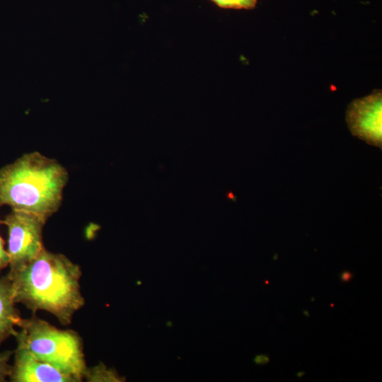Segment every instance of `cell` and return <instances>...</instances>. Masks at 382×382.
Returning a JSON list of instances; mask_svg holds the SVG:
<instances>
[{
  "label": "cell",
  "instance_id": "obj_7",
  "mask_svg": "<svg viewBox=\"0 0 382 382\" xmlns=\"http://www.w3.org/2000/svg\"><path fill=\"white\" fill-rule=\"evenodd\" d=\"M11 279L8 273L0 277V345L15 336L23 318L16 306Z\"/></svg>",
  "mask_w": 382,
  "mask_h": 382
},
{
  "label": "cell",
  "instance_id": "obj_9",
  "mask_svg": "<svg viewBox=\"0 0 382 382\" xmlns=\"http://www.w3.org/2000/svg\"><path fill=\"white\" fill-rule=\"evenodd\" d=\"M223 8L250 9L257 4V0H211Z\"/></svg>",
  "mask_w": 382,
  "mask_h": 382
},
{
  "label": "cell",
  "instance_id": "obj_11",
  "mask_svg": "<svg viewBox=\"0 0 382 382\" xmlns=\"http://www.w3.org/2000/svg\"><path fill=\"white\" fill-rule=\"evenodd\" d=\"M0 224H2V220L0 219ZM4 241L0 236V272L8 266L9 257L7 250L4 248Z\"/></svg>",
  "mask_w": 382,
  "mask_h": 382
},
{
  "label": "cell",
  "instance_id": "obj_12",
  "mask_svg": "<svg viewBox=\"0 0 382 382\" xmlns=\"http://www.w3.org/2000/svg\"><path fill=\"white\" fill-rule=\"evenodd\" d=\"M269 356L266 354H258L254 357V363L257 365H265L270 361Z\"/></svg>",
  "mask_w": 382,
  "mask_h": 382
},
{
  "label": "cell",
  "instance_id": "obj_6",
  "mask_svg": "<svg viewBox=\"0 0 382 382\" xmlns=\"http://www.w3.org/2000/svg\"><path fill=\"white\" fill-rule=\"evenodd\" d=\"M9 378L13 382H76L72 376L35 357L17 342Z\"/></svg>",
  "mask_w": 382,
  "mask_h": 382
},
{
  "label": "cell",
  "instance_id": "obj_14",
  "mask_svg": "<svg viewBox=\"0 0 382 382\" xmlns=\"http://www.w3.org/2000/svg\"><path fill=\"white\" fill-rule=\"evenodd\" d=\"M305 371H299L297 374H296V376L298 378H301L303 375H305Z\"/></svg>",
  "mask_w": 382,
  "mask_h": 382
},
{
  "label": "cell",
  "instance_id": "obj_4",
  "mask_svg": "<svg viewBox=\"0 0 382 382\" xmlns=\"http://www.w3.org/2000/svg\"><path fill=\"white\" fill-rule=\"evenodd\" d=\"M47 221L41 216L16 209H11L2 220L8 229L9 272L31 262L45 248L42 234Z\"/></svg>",
  "mask_w": 382,
  "mask_h": 382
},
{
  "label": "cell",
  "instance_id": "obj_8",
  "mask_svg": "<svg viewBox=\"0 0 382 382\" xmlns=\"http://www.w3.org/2000/svg\"><path fill=\"white\" fill-rule=\"evenodd\" d=\"M83 379L88 382L122 381V378L112 369H108L103 363L86 369Z\"/></svg>",
  "mask_w": 382,
  "mask_h": 382
},
{
  "label": "cell",
  "instance_id": "obj_5",
  "mask_svg": "<svg viewBox=\"0 0 382 382\" xmlns=\"http://www.w3.org/2000/svg\"><path fill=\"white\" fill-rule=\"evenodd\" d=\"M381 91L352 101L348 107L346 120L354 136L381 149Z\"/></svg>",
  "mask_w": 382,
  "mask_h": 382
},
{
  "label": "cell",
  "instance_id": "obj_13",
  "mask_svg": "<svg viewBox=\"0 0 382 382\" xmlns=\"http://www.w3.org/2000/svg\"><path fill=\"white\" fill-rule=\"evenodd\" d=\"M353 277V274L349 271H343L340 273V280L343 282H349Z\"/></svg>",
  "mask_w": 382,
  "mask_h": 382
},
{
  "label": "cell",
  "instance_id": "obj_16",
  "mask_svg": "<svg viewBox=\"0 0 382 382\" xmlns=\"http://www.w3.org/2000/svg\"><path fill=\"white\" fill-rule=\"evenodd\" d=\"M265 284H268V282H267V281H265Z\"/></svg>",
  "mask_w": 382,
  "mask_h": 382
},
{
  "label": "cell",
  "instance_id": "obj_1",
  "mask_svg": "<svg viewBox=\"0 0 382 382\" xmlns=\"http://www.w3.org/2000/svg\"><path fill=\"white\" fill-rule=\"evenodd\" d=\"M8 274L16 303L33 313L48 312L62 325L71 324L85 304L80 284L81 270L62 253L44 248L31 262Z\"/></svg>",
  "mask_w": 382,
  "mask_h": 382
},
{
  "label": "cell",
  "instance_id": "obj_2",
  "mask_svg": "<svg viewBox=\"0 0 382 382\" xmlns=\"http://www.w3.org/2000/svg\"><path fill=\"white\" fill-rule=\"evenodd\" d=\"M67 170L38 151L27 153L0 168V208L8 205L48 219L62 202Z\"/></svg>",
  "mask_w": 382,
  "mask_h": 382
},
{
  "label": "cell",
  "instance_id": "obj_10",
  "mask_svg": "<svg viewBox=\"0 0 382 382\" xmlns=\"http://www.w3.org/2000/svg\"><path fill=\"white\" fill-rule=\"evenodd\" d=\"M13 351H5L0 352V382L5 381L10 376L11 365L9 361L13 354Z\"/></svg>",
  "mask_w": 382,
  "mask_h": 382
},
{
  "label": "cell",
  "instance_id": "obj_15",
  "mask_svg": "<svg viewBox=\"0 0 382 382\" xmlns=\"http://www.w3.org/2000/svg\"><path fill=\"white\" fill-rule=\"evenodd\" d=\"M303 313L306 317H309L310 314L308 311L304 310Z\"/></svg>",
  "mask_w": 382,
  "mask_h": 382
},
{
  "label": "cell",
  "instance_id": "obj_3",
  "mask_svg": "<svg viewBox=\"0 0 382 382\" xmlns=\"http://www.w3.org/2000/svg\"><path fill=\"white\" fill-rule=\"evenodd\" d=\"M15 335L37 359L72 376L83 380L87 369L82 339L72 330H61L33 316L22 318Z\"/></svg>",
  "mask_w": 382,
  "mask_h": 382
}]
</instances>
